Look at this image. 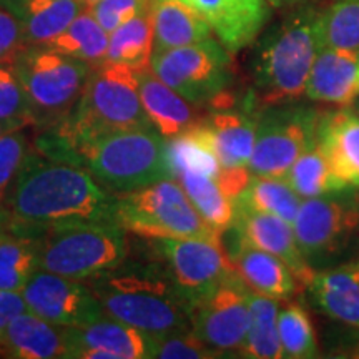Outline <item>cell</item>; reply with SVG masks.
<instances>
[{
  "label": "cell",
  "instance_id": "cell-13",
  "mask_svg": "<svg viewBox=\"0 0 359 359\" xmlns=\"http://www.w3.org/2000/svg\"><path fill=\"white\" fill-rule=\"evenodd\" d=\"M22 294L29 311L58 326H82L105 316L87 283L47 269H37Z\"/></svg>",
  "mask_w": 359,
  "mask_h": 359
},
{
  "label": "cell",
  "instance_id": "cell-15",
  "mask_svg": "<svg viewBox=\"0 0 359 359\" xmlns=\"http://www.w3.org/2000/svg\"><path fill=\"white\" fill-rule=\"evenodd\" d=\"M212 27L213 35L231 53L257 42L271 17L266 0H182Z\"/></svg>",
  "mask_w": 359,
  "mask_h": 359
},
{
  "label": "cell",
  "instance_id": "cell-6",
  "mask_svg": "<svg viewBox=\"0 0 359 359\" xmlns=\"http://www.w3.org/2000/svg\"><path fill=\"white\" fill-rule=\"evenodd\" d=\"M30 107L34 127L45 128L72 111L82 95L92 65L47 45H25L12 60Z\"/></svg>",
  "mask_w": 359,
  "mask_h": 359
},
{
  "label": "cell",
  "instance_id": "cell-21",
  "mask_svg": "<svg viewBox=\"0 0 359 359\" xmlns=\"http://www.w3.org/2000/svg\"><path fill=\"white\" fill-rule=\"evenodd\" d=\"M309 298L326 316L359 327V264L316 269L308 281Z\"/></svg>",
  "mask_w": 359,
  "mask_h": 359
},
{
  "label": "cell",
  "instance_id": "cell-8",
  "mask_svg": "<svg viewBox=\"0 0 359 359\" xmlns=\"http://www.w3.org/2000/svg\"><path fill=\"white\" fill-rule=\"evenodd\" d=\"M127 257V231L118 223L58 226L40 236V269L75 280L120 266Z\"/></svg>",
  "mask_w": 359,
  "mask_h": 359
},
{
  "label": "cell",
  "instance_id": "cell-12",
  "mask_svg": "<svg viewBox=\"0 0 359 359\" xmlns=\"http://www.w3.org/2000/svg\"><path fill=\"white\" fill-rule=\"evenodd\" d=\"M250 288L233 275L195 303L191 331L215 353H240L250 325Z\"/></svg>",
  "mask_w": 359,
  "mask_h": 359
},
{
  "label": "cell",
  "instance_id": "cell-36",
  "mask_svg": "<svg viewBox=\"0 0 359 359\" xmlns=\"http://www.w3.org/2000/svg\"><path fill=\"white\" fill-rule=\"evenodd\" d=\"M30 148H32V142L27 133V127L13 130L0 138V206H4L8 188Z\"/></svg>",
  "mask_w": 359,
  "mask_h": 359
},
{
  "label": "cell",
  "instance_id": "cell-28",
  "mask_svg": "<svg viewBox=\"0 0 359 359\" xmlns=\"http://www.w3.org/2000/svg\"><path fill=\"white\" fill-rule=\"evenodd\" d=\"M278 314V299L250 291V325L240 356L253 359L283 358Z\"/></svg>",
  "mask_w": 359,
  "mask_h": 359
},
{
  "label": "cell",
  "instance_id": "cell-22",
  "mask_svg": "<svg viewBox=\"0 0 359 359\" xmlns=\"http://www.w3.org/2000/svg\"><path fill=\"white\" fill-rule=\"evenodd\" d=\"M67 353V327L53 325L32 311L22 313L0 341V356L12 359H55Z\"/></svg>",
  "mask_w": 359,
  "mask_h": 359
},
{
  "label": "cell",
  "instance_id": "cell-10",
  "mask_svg": "<svg viewBox=\"0 0 359 359\" xmlns=\"http://www.w3.org/2000/svg\"><path fill=\"white\" fill-rule=\"evenodd\" d=\"M321 111L302 103L263 107L257 114L251 175L286 178L296 160L318 140Z\"/></svg>",
  "mask_w": 359,
  "mask_h": 359
},
{
  "label": "cell",
  "instance_id": "cell-7",
  "mask_svg": "<svg viewBox=\"0 0 359 359\" xmlns=\"http://www.w3.org/2000/svg\"><path fill=\"white\" fill-rule=\"evenodd\" d=\"M116 223L147 238H218L188 198L178 180L165 178L116 195Z\"/></svg>",
  "mask_w": 359,
  "mask_h": 359
},
{
  "label": "cell",
  "instance_id": "cell-27",
  "mask_svg": "<svg viewBox=\"0 0 359 359\" xmlns=\"http://www.w3.org/2000/svg\"><path fill=\"white\" fill-rule=\"evenodd\" d=\"M40 269V236L8 226L0 235V290L22 291Z\"/></svg>",
  "mask_w": 359,
  "mask_h": 359
},
{
  "label": "cell",
  "instance_id": "cell-14",
  "mask_svg": "<svg viewBox=\"0 0 359 359\" xmlns=\"http://www.w3.org/2000/svg\"><path fill=\"white\" fill-rule=\"evenodd\" d=\"M150 336L110 316L67 327L65 359H147Z\"/></svg>",
  "mask_w": 359,
  "mask_h": 359
},
{
  "label": "cell",
  "instance_id": "cell-1",
  "mask_svg": "<svg viewBox=\"0 0 359 359\" xmlns=\"http://www.w3.org/2000/svg\"><path fill=\"white\" fill-rule=\"evenodd\" d=\"M15 231L42 236L82 223H116V195L77 165L47 158L32 147L4 201Z\"/></svg>",
  "mask_w": 359,
  "mask_h": 359
},
{
  "label": "cell",
  "instance_id": "cell-35",
  "mask_svg": "<svg viewBox=\"0 0 359 359\" xmlns=\"http://www.w3.org/2000/svg\"><path fill=\"white\" fill-rule=\"evenodd\" d=\"M218 354L208 348L191 330L150 338L148 358L156 359H208Z\"/></svg>",
  "mask_w": 359,
  "mask_h": 359
},
{
  "label": "cell",
  "instance_id": "cell-46",
  "mask_svg": "<svg viewBox=\"0 0 359 359\" xmlns=\"http://www.w3.org/2000/svg\"><path fill=\"white\" fill-rule=\"evenodd\" d=\"M83 2H85V6H92V4H95V2H98V0H83Z\"/></svg>",
  "mask_w": 359,
  "mask_h": 359
},
{
  "label": "cell",
  "instance_id": "cell-3",
  "mask_svg": "<svg viewBox=\"0 0 359 359\" xmlns=\"http://www.w3.org/2000/svg\"><path fill=\"white\" fill-rule=\"evenodd\" d=\"M320 17L321 8L306 0L259 34L251 58L255 102L269 107L304 97L314 58L321 50Z\"/></svg>",
  "mask_w": 359,
  "mask_h": 359
},
{
  "label": "cell",
  "instance_id": "cell-38",
  "mask_svg": "<svg viewBox=\"0 0 359 359\" xmlns=\"http://www.w3.org/2000/svg\"><path fill=\"white\" fill-rule=\"evenodd\" d=\"M155 2L156 0H98L88 6V11L92 12L98 24L111 34L133 17L151 11Z\"/></svg>",
  "mask_w": 359,
  "mask_h": 359
},
{
  "label": "cell",
  "instance_id": "cell-48",
  "mask_svg": "<svg viewBox=\"0 0 359 359\" xmlns=\"http://www.w3.org/2000/svg\"><path fill=\"white\" fill-rule=\"evenodd\" d=\"M356 263L359 264V251H358V259H356Z\"/></svg>",
  "mask_w": 359,
  "mask_h": 359
},
{
  "label": "cell",
  "instance_id": "cell-47",
  "mask_svg": "<svg viewBox=\"0 0 359 359\" xmlns=\"http://www.w3.org/2000/svg\"><path fill=\"white\" fill-rule=\"evenodd\" d=\"M358 92H359V65H358Z\"/></svg>",
  "mask_w": 359,
  "mask_h": 359
},
{
  "label": "cell",
  "instance_id": "cell-17",
  "mask_svg": "<svg viewBox=\"0 0 359 359\" xmlns=\"http://www.w3.org/2000/svg\"><path fill=\"white\" fill-rule=\"evenodd\" d=\"M142 105L154 128L163 138H173L196 127L205 115L201 107L175 92L150 69L137 70Z\"/></svg>",
  "mask_w": 359,
  "mask_h": 359
},
{
  "label": "cell",
  "instance_id": "cell-26",
  "mask_svg": "<svg viewBox=\"0 0 359 359\" xmlns=\"http://www.w3.org/2000/svg\"><path fill=\"white\" fill-rule=\"evenodd\" d=\"M177 180L198 213L213 230L222 235L230 230L236 217V205L235 200H231L219 188L217 180L190 168L182 170Z\"/></svg>",
  "mask_w": 359,
  "mask_h": 359
},
{
  "label": "cell",
  "instance_id": "cell-33",
  "mask_svg": "<svg viewBox=\"0 0 359 359\" xmlns=\"http://www.w3.org/2000/svg\"><path fill=\"white\" fill-rule=\"evenodd\" d=\"M321 47L359 50V0H333L320 17Z\"/></svg>",
  "mask_w": 359,
  "mask_h": 359
},
{
  "label": "cell",
  "instance_id": "cell-16",
  "mask_svg": "<svg viewBox=\"0 0 359 359\" xmlns=\"http://www.w3.org/2000/svg\"><path fill=\"white\" fill-rule=\"evenodd\" d=\"M231 230H235V236L243 243L281 258L304 286L311 280L314 269L303 258L291 223L275 215L236 206Z\"/></svg>",
  "mask_w": 359,
  "mask_h": 359
},
{
  "label": "cell",
  "instance_id": "cell-32",
  "mask_svg": "<svg viewBox=\"0 0 359 359\" xmlns=\"http://www.w3.org/2000/svg\"><path fill=\"white\" fill-rule=\"evenodd\" d=\"M285 180L303 200L346 188L334 177L318 140L294 161Z\"/></svg>",
  "mask_w": 359,
  "mask_h": 359
},
{
  "label": "cell",
  "instance_id": "cell-5",
  "mask_svg": "<svg viewBox=\"0 0 359 359\" xmlns=\"http://www.w3.org/2000/svg\"><path fill=\"white\" fill-rule=\"evenodd\" d=\"M233 53L217 37L154 52L150 70L188 102L203 109L233 107Z\"/></svg>",
  "mask_w": 359,
  "mask_h": 359
},
{
  "label": "cell",
  "instance_id": "cell-24",
  "mask_svg": "<svg viewBox=\"0 0 359 359\" xmlns=\"http://www.w3.org/2000/svg\"><path fill=\"white\" fill-rule=\"evenodd\" d=\"M201 122L213 135L223 168H250L257 140V115L224 107L212 109Z\"/></svg>",
  "mask_w": 359,
  "mask_h": 359
},
{
  "label": "cell",
  "instance_id": "cell-4",
  "mask_svg": "<svg viewBox=\"0 0 359 359\" xmlns=\"http://www.w3.org/2000/svg\"><path fill=\"white\" fill-rule=\"evenodd\" d=\"M47 158L85 168L115 195L173 178L167 158V138L155 128L102 132L58 148Z\"/></svg>",
  "mask_w": 359,
  "mask_h": 359
},
{
  "label": "cell",
  "instance_id": "cell-18",
  "mask_svg": "<svg viewBox=\"0 0 359 359\" xmlns=\"http://www.w3.org/2000/svg\"><path fill=\"white\" fill-rule=\"evenodd\" d=\"M359 50L321 47L309 74L306 95L311 102L348 107L359 97Z\"/></svg>",
  "mask_w": 359,
  "mask_h": 359
},
{
  "label": "cell",
  "instance_id": "cell-9",
  "mask_svg": "<svg viewBox=\"0 0 359 359\" xmlns=\"http://www.w3.org/2000/svg\"><path fill=\"white\" fill-rule=\"evenodd\" d=\"M294 236L303 258L316 269L330 268L348 248L359 228V190L341 188L299 205Z\"/></svg>",
  "mask_w": 359,
  "mask_h": 359
},
{
  "label": "cell",
  "instance_id": "cell-40",
  "mask_svg": "<svg viewBox=\"0 0 359 359\" xmlns=\"http://www.w3.org/2000/svg\"><path fill=\"white\" fill-rule=\"evenodd\" d=\"M25 311H29V308H27L22 291L0 290V341L11 323Z\"/></svg>",
  "mask_w": 359,
  "mask_h": 359
},
{
  "label": "cell",
  "instance_id": "cell-30",
  "mask_svg": "<svg viewBox=\"0 0 359 359\" xmlns=\"http://www.w3.org/2000/svg\"><path fill=\"white\" fill-rule=\"evenodd\" d=\"M109 40L110 34L98 24L92 12L85 8L64 32L47 43V47L95 67L105 62Z\"/></svg>",
  "mask_w": 359,
  "mask_h": 359
},
{
  "label": "cell",
  "instance_id": "cell-29",
  "mask_svg": "<svg viewBox=\"0 0 359 359\" xmlns=\"http://www.w3.org/2000/svg\"><path fill=\"white\" fill-rule=\"evenodd\" d=\"M154 42V19L151 11H148L133 17L110 34L105 62L130 67L133 70L150 69Z\"/></svg>",
  "mask_w": 359,
  "mask_h": 359
},
{
  "label": "cell",
  "instance_id": "cell-44",
  "mask_svg": "<svg viewBox=\"0 0 359 359\" xmlns=\"http://www.w3.org/2000/svg\"><path fill=\"white\" fill-rule=\"evenodd\" d=\"M349 356H351V358H358V359H359V343L356 344V348L353 349V353L349 354Z\"/></svg>",
  "mask_w": 359,
  "mask_h": 359
},
{
  "label": "cell",
  "instance_id": "cell-11",
  "mask_svg": "<svg viewBox=\"0 0 359 359\" xmlns=\"http://www.w3.org/2000/svg\"><path fill=\"white\" fill-rule=\"evenodd\" d=\"M156 259L180 291L193 303L236 275L230 255L218 238H150Z\"/></svg>",
  "mask_w": 359,
  "mask_h": 359
},
{
  "label": "cell",
  "instance_id": "cell-37",
  "mask_svg": "<svg viewBox=\"0 0 359 359\" xmlns=\"http://www.w3.org/2000/svg\"><path fill=\"white\" fill-rule=\"evenodd\" d=\"M0 118L25 120L34 127L32 107L12 64H0Z\"/></svg>",
  "mask_w": 359,
  "mask_h": 359
},
{
  "label": "cell",
  "instance_id": "cell-34",
  "mask_svg": "<svg viewBox=\"0 0 359 359\" xmlns=\"http://www.w3.org/2000/svg\"><path fill=\"white\" fill-rule=\"evenodd\" d=\"M278 331L283 358L311 359L318 356V341L313 321L299 303H288L278 314Z\"/></svg>",
  "mask_w": 359,
  "mask_h": 359
},
{
  "label": "cell",
  "instance_id": "cell-31",
  "mask_svg": "<svg viewBox=\"0 0 359 359\" xmlns=\"http://www.w3.org/2000/svg\"><path fill=\"white\" fill-rule=\"evenodd\" d=\"M302 201V196L285 178L251 175L250 183L235 200V205L275 215L293 224Z\"/></svg>",
  "mask_w": 359,
  "mask_h": 359
},
{
  "label": "cell",
  "instance_id": "cell-39",
  "mask_svg": "<svg viewBox=\"0 0 359 359\" xmlns=\"http://www.w3.org/2000/svg\"><path fill=\"white\" fill-rule=\"evenodd\" d=\"M24 47L25 40L19 22L11 12L0 7V64H12Z\"/></svg>",
  "mask_w": 359,
  "mask_h": 359
},
{
  "label": "cell",
  "instance_id": "cell-19",
  "mask_svg": "<svg viewBox=\"0 0 359 359\" xmlns=\"http://www.w3.org/2000/svg\"><path fill=\"white\" fill-rule=\"evenodd\" d=\"M318 143L334 177L344 187L359 190V115L349 107L321 115Z\"/></svg>",
  "mask_w": 359,
  "mask_h": 359
},
{
  "label": "cell",
  "instance_id": "cell-42",
  "mask_svg": "<svg viewBox=\"0 0 359 359\" xmlns=\"http://www.w3.org/2000/svg\"><path fill=\"white\" fill-rule=\"evenodd\" d=\"M266 2L269 4V7L276 8V11H288V8L299 6L306 0H266Z\"/></svg>",
  "mask_w": 359,
  "mask_h": 359
},
{
  "label": "cell",
  "instance_id": "cell-20",
  "mask_svg": "<svg viewBox=\"0 0 359 359\" xmlns=\"http://www.w3.org/2000/svg\"><path fill=\"white\" fill-rule=\"evenodd\" d=\"M233 246L235 248L230 251L231 262L241 280L255 293L283 302V299L293 298L299 291V286H303L293 269L281 258L253 248L238 238Z\"/></svg>",
  "mask_w": 359,
  "mask_h": 359
},
{
  "label": "cell",
  "instance_id": "cell-41",
  "mask_svg": "<svg viewBox=\"0 0 359 359\" xmlns=\"http://www.w3.org/2000/svg\"><path fill=\"white\" fill-rule=\"evenodd\" d=\"M22 127H32L29 122H25V120H2L0 118V138L4 137V135L8 133V132H13V130L17 128H22Z\"/></svg>",
  "mask_w": 359,
  "mask_h": 359
},
{
  "label": "cell",
  "instance_id": "cell-23",
  "mask_svg": "<svg viewBox=\"0 0 359 359\" xmlns=\"http://www.w3.org/2000/svg\"><path fill=\"white\" fill-rule=\"evenodd\" d=\"M0 7L19 22L25 45H47L87 8L83 0H0Z\"/></svg>",
  "mask_w": 359,
  "mask_h": 359
},
{
  "label": "cell",
  "instance_id": "cell-43",
  "mask_svg": "<svg viewBox=\"0 0 359 359\" xmlns=\"http://www.w3.org/2000/svg\"><path fill=\"white\" fill-rule=\"evenodd\" d=\"M8 226H11V217H8L7 210L4 206H0V235L4 231H7Z\"/></svg>",
  "mask_w": 359,
  "mask_h": 359
},
{
  "label": "cell",
  "instance_id": "cell-45",
  "mask_svg": "<svg viewBox=\"0 0 359 359\" xmlns=\"http://www.w3.org/2000/svg\"><path fill=\"white\" fill-rule=\"evenodd\" d=\"M351 109H353L354 111H356V114L359 115V97H358V102H356V103H354V105L351 107Z\"/></svg>",
  "mask_w": 359,
  "mask_h": 359
},
{
  "label": "cell",
  "instance_id": "cell-25",
  "mask_svg": "<svg viewBox=\"0 0 359 359\" xmlns=\"http://www.w3.org/2000/svg\"><path fill=\"white\" fill-rule=\"evenodd\" d=\"M154 52L185 47L213 37L212 27L195 8L182 0H156L151 8Z\"/></svg>",
  "mask_w": 359,
  "mask_h": 359
},
{
  "label": "cell",
  "instance_id": "cell-2",
  "mask_svg": "<svg viewBox=\"0 0 359 359\" xmlns=\"http://www.w3.org/2000/svg\"><path fill=\"white\" fill-rule=\"evenodd\" d=\"M103 313L150 338L191 330L193 303L180 291L158 259L128 263L83 280Z\"/></svg>",
  "mask_w": 359,
  "mask_h": 359
}]
</instances>
